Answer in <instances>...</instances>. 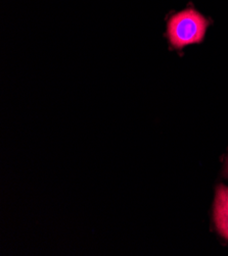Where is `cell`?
I'll return each instance as SVG.
<instances>
[{"mask_svg": "<svg viewBox=\"0 0 228 256\" xmlns=\"http://www.w3.org/2000/svg\"><path fill=\"white\" fill-rule=\"evenodd\" d=\"M211 20L194 8H187L171 16L167 22V37L174 49L181 50L187 45L201 43Z\"/></svg>", "mask_w": 228, "mask_h": 256, "instance_id": "1", "label": "cell"}, {"mask_svg": "<svg viewBox=\"0 0 228 256\" xmlns=\"http://www.w3.org/2000/svg\"><path fill=\"white\" fill-rule=\"evenodd\" d=\"M214 220L219 234L228 240V187L220 185L216 191Z\"/></svg>", "mask_w": 228, "mask_h": 256, "instance_id": "2", "label": "cell"}, {"mask_svg": "<svg viewBox=\"0 0 228 256\" xmlns=\"http://www.w3.org/2000/svg\"><path fill=\"white\" fill-rule=\"evenodd\" d=\"M224 174H225V176L228 178V160L226 162V166H225V170H224Z\"/></svg>", "mask_w": 228, "mask_h": 256, "instance_id": "3", "label": "cell"}]
</instances>
